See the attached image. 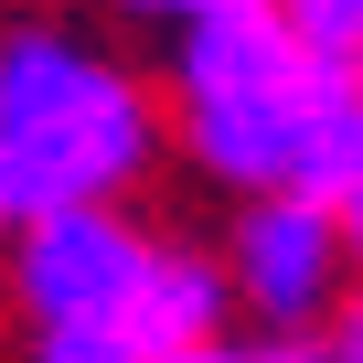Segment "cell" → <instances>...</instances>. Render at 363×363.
Masks as SVG:
<instances>
[{
  "label": "cell",
  "mask_w": 363,
  "mask_h": 363,
  "mask_svg": "<svg viewBox=\"0 0 363 363\" xmlns=\"http://www.w3.org/2000/svg\"><path fill=\"white\" fill-rule=\"evenodd\" d=\"M171 86H182V139L235 193H310L331 203L363 171V96L352 65H320L278 33L267 0L203 11L171 33Z\"/></svg>",
  "instance_id": "6da1fadb"
},
{
  "label": "cell",
  "mask_w": 363,
  "mask_h": 363,
  "mask_svg": "<svg viewBox=\"0 0 363 363\" xmlns=\"http://www.w3.org/2000/svg\"><path fill=\"white\" fill-rule=\"evenodd\" d=\"M160 150V107L128 65L75 33L0 43V235L75 203H118Z\"/></svg>",
  "instance_id": "7a4b0ae2"
},
{
  "label": "cell",
  "mask_w": 363,
  "mask_h": 363,
  "mask_svg": "<svg viewBox=\"0 0 363 363\" xmlns=\"http://www.w3.org/2000/svg\"><path fill=\"white\" fill-rule=\"evenodd\" d=\"M342 278L352 267H342L331 203H310V193H246V225H235V257H225V299L246 320L310 331V320H331Z\"/></svg>",
  "instance_id": "3957f363"
},
{
  "label": "cell",
  "mask_w": 363,
  "mask_h": 363,
  "mask_svg": "<svg viewBox=\"0 0 363 363\" xmlns=\"http://www.w3.org/2000/svg\"><path fill=\"white\" fill-rule=\"evenodd\" d=\"M160 235H139L118 203H75V214H43L22 225V257H11V289H22V320H128V289L150 267Z\"/></svg>",
  "instance_id": "277c9868"
},
{
  "label": "cell",
  "mask_w": 363,
  "mask_h": 363,
  "mask_svg": "<svg viewBox=\"0 0 363 363\" xmlns=\"http://www.w3.org/2000/svg\"><path fill=\"white\" fill-rule=\"evenodd\" d=\"M225 310H235V299H225V267L182 257V246H150V267H139V289H128V331H139V352L214 342Z\"/></svg>",
  "instance_id": "5b68a950"
},
{
  "label": "cell",
  "mask_w": 363,
  "mask_h": 363,
  "mask_svg": "<svg viewBox=\"0 0 363 363\" xmlns=\"http://www.w3.org/2000/svg\"><path fill=\"white\" fill-rule=\"evenodd\" d=\"M278 11V33L299 43V54H320V65H363V0H267Z\"/></svg>",
  "instance_id": "8992f818"
},
{
  "label": "cell",
  "mask_w": 363,
  "mask_h": 363,
  "mask_svg": "<svg viewBox=\"0 0 363 363\" xmlns=\"http://www.w3.org/2000/svg\"><path fill=\"white\" fill-rule=\"evenodd\" d=\"M33 363H150L128 320H43L33 331Z\"/></svg>",
  "instance_id": "52a82bcc"
},
{
  "label": "cell",
  "mask_w": 363,
  "mask_h": 363,
  "mask_svg": "<svg viewBox=\"0 0 363 363\" xmlns=\"http://www.w3.org/2000/svg\"><path fill=\"white\" fill-rule=\"evenodd\" d=\"M150 363H320V342L310 331H267V342H182V352H150Z\"/></svg>",
  "instance_id": "ba28073f"
},
{
  "label": "cell",
  "mask_w": 363,
  "mask_h": 363,
  "mask_svg": "<svg viewBox=\"0 0 363 363\" xmlns=\"http://www.w3.org/2000/svg\"><path fill=\"white\" fill-rule=\"evenodd\" d=\"M331 225H342V267H363V171L331 193Z\"/></svg>",
  "instance_id": "9c48e42d"
},
{
  "label": "cell",
  "mask_w": 363,
  "mask_h": 363,
  "mask_svg": "<svg viewBox=\"0 0 363 363\" xmlns=\"http://www.w3.org/2000/svg\"><path fill=\"white\" fill-rule=\"evenodd\" d=\"M118 11H139V22H171V33H182V22H203V11H246V0H118Z\"/></svg>",
  "instance_id": "30bf717a"
},
{
  "label": "cell",
  "mask_w": 363,
  "mask_h": 363,
  "mask_svg": "<svg viewBox=\"0 0 363 363\" xmlns=\"http://www.w3.org/2000/svg\"><path fill=\"white\" fill-rule=\"evenodd\" d=\"M320 363H363V299H352V310H342V331H331V342H320Z\"/></svg>",
  "instance_id": "8fae6325"
},
{
  "label": "cell",
  "mask_w": 363,
  "mask_h": 363,
  "mask_svg": "<svg viewBox=\"0 0 363 363\" xmlns=\"http://www.w3.org/2000/svg\"><path fill=\"white\" fill-rule=\"evenodd\" d=\"M352 96H363V65H352Z\"/></svg>",
  "instance_id": "7c38bea8"
}]
</instances>
